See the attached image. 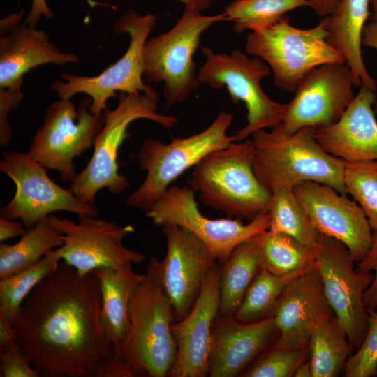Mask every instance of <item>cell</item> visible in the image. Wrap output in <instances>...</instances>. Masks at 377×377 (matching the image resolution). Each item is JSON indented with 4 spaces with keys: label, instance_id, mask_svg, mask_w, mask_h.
Masks as SVG:
<instances>
[{
    "label": "cell",
    "instance_id": "603a6c76",
    "mask_svg": "<svg viewBox=\"0 0 377 377\" xmlns=\"http://www.w3.org/2000/svg\"><path fill=\"white\" fill-rule=\"evenodd\" d=\"M74 53L62 52L43 30L18 24L0 37V91L22 93L23 76L38 66L80 62Z\"/></svg>",
    "mask_w": 377,
    "mask_h": 377
},
{
    "label": "cell",
    "instance_id": "f546056e",
    "mask_svg": "<svg viewBox=\"0 0 377 377\" xmlns=\"http://www.w3.org/2000/svg\"><path fill=\"white\" fill-rule=\"evenodd\" d=\"M62 259V249L47 253L39 261L23 271L0 279V315L13 326L21 306L32 290L54 272Z\"/></svg>",
    "mask_w": 377,
    "mask_h": 377
},
{
    "label": "cell",
    "instance_id": "83f0119b",
    "mask_svg": "<svg viewBox=\"0 0 377 377\" xmlns=\"http://www.w3.org/2000/svg\"><path fill=\"white\" fill-rule=\"evenodd\" d=\"M309 346L312 377H336L344 371L354 347L335 317H327L312 330Z\"/></svg>",
    "mask_w": 377,
    "mask_h": 377
},
{
    "label": "cell",
    "instance_id": "836d02e7",
    "mask_svg": "<svg viewBox=\"0 0 377 377\" xmlns=\"http://www.w3.org/2000/svg\"><path fill=\"white\" fill-rule=\"evenodd\" d=\"M347 193L360 206L374 232H377V161L346 163Z\"/></svg>",
    "mask_w": 377,
    "mask_h": 377
},
{
    "label": "cell",
    "instance_id": "ee69618b",
    "mask_svg": "<svg viewBox=\"0 0 377 377\" xmlns=\"http://www.w3.org/2000/svg\"><path fill=\"white\" fill-rule=\"evenodd\" d=\"M24 10L22 9L20 13H15L8 16L6 18L1 20L0 22V35H5L8 33L12 29L20 23V19L23 15Z\"/></svg>",
    "mask_w": 377,
    "mask_h": 377
},
{
    "label": "cell",
    "instance_id": "7bdbcfd3",
    "mask_svg": "<svg viewBox=\"0 0 377 377\" xmlns=\"http://www.w3.org/2000/svg\"><path fill=\"white\" fill-rule=\"evenodd\" d=\"M16 341L12 326L0 315V348Z\"/></svg>",
    "mask_w": 377,
    "mask_h": 377
},
{
    "label": "cell",
    "instance_id": "e0dca14e",
    "mask_svg": "<svg viewBox=\"0 0 377 377\" xmlns=\"http://www.w3.org/2000/svg\"><path fill=\"white\" fill-rule=\"evenodd\" d=\"M163 232L167 251L162 260H158V271L177 321L192 309L218 262L206 245L187 229L170 224L163 226Z\"/></svg>",
    "mask_w": 377,
    "mask_h": 377
},
{
    "label": "cell",
    "instance_id": "4fadbf2b",
    "mask_svg": "<svg viewBox=\"0 0 377 377\" xmlns=\"http://www.w3.org/2000/svg\"><path fill=\"white\" fill-rule=\"evenodd\" d=\"M0 170L15 183V193L4 205L0 216L22 221L26 229L52 212L66 211L77 216H98L94 204L82 202L71 188H64L48 176L47 168L27 152L4 151Z\"/></svg>",
    "mask_w": 377,
    "mask_h": 377
},
{
    "label": "cell",
    "instance_id": "60d3db41",
    "mask_svg": "<svg viewBox=\"0 0 377 377\" xmlns=\"http://www.w3.org/2000/svg\"><path fill=\"white\" fill-rule=\"evenodd\" d=\"M362 45L374 48L377 50V23L372 21L365 24L362 39ZM374 111L377 114V101L374 105Z\"/></svg>",
    "mask_w": 377,
    "mask_h": 377
},
{
    "label": "cell",
    "instance_id": "7402d4cb",
    "mask_svg": "<svg viewBox=\"0 0 377 377\" xmlns=\"http://www.w3.org/2000/svg\"><path fill=\"white\" fill-rule=\"evenodd\" d=\"M276 332L272 316L253 323L218 316L212 330L209 376H237L269 345Z\"/></svg>",
    "mask_w": 377,
    "mask_h": 377
},
{
    "label": "cell",
    "instance_id": "d6a6232c",
    "mask_svg": "<svg viewBox=\"0 0 377 377\" xmlns=\"http://www.w3.org/2000/svg\"><path fill=\"white\" fill-rule=\"evenodd\" d=\"M260 249L263 268L277 276L304 269L312 260L313 247L269 230L260 235Z\"/></svg>",
    "mask_w": 377,
    "mask_h": 377
},
{
    "label": "cell",
    "instance_id": "5bb4252c",
    "mask_svg": "<svg viewBox=\"0 0 377 377\" xmlns=\"http://www.w3.org/2000/svg\"><path fill=\"white\" fill-rule=\"evenodd\" d=\"M156 226L177 225L198 237L218 263H223L243 242L269 230V212L244 223L238 219H212L198 207L195 191L191 187L170 186L146 212Z\"/></svg>",
    "mask_w": 377,
    "mask_h": 377
},
{
    "label": "cell",
    "instance_id": "d6986e66",
    "mask_svg": "<svg viewBox=\"0 0 377 377\" xmlns=\"http://www.w3.org/2000/svg\"><path fill=\"white\" fill-rule=\"evenodd\" d=\"M221 269V263H218L188 313L172 325L177 356L168 376L204 377L209 374L212 330L219 311Z\"/></svg>",
    "mask_w": 377,
    "mask_h": 377
},
{
    "label": "cell",
    "instance_id": "d590c367",
    "mask_svg": "<svg viewBox=\"0 0 377 377\" xmlns=\"http://www.w3.org/2000/svg\"><path fill=\"white\" fill-rule=\"evenodd\" d=\"M369 312L366 334L357 351L346 364V377L377 376V309Z\"/></svg>",
    "mask_w": 377,
    "mask_h": 377
},
{
    "label": "cell",
    "instance_id": "2e32d148",
    "mask_svg": "<svg viewBox=\"0 0 377 377\" xmlns=\"http://www.w3.org/2000/svg\"><path fill=\"white\" fill-rule=\"evenodd\" d=\"M52 225L63 235L62 259L83 274L105 267L139 264L145 256L124 246L123 239L135 232L133 225L119 226L94 216H78L76 223L49 216Z\"/></svg>",
    "mask_w": 377,
    "mask_h": 377
},
{
    "label": "cell",
    "instance_id": "484cf974",
    "mask_svg": "<svg viewBox=\"0 0 377 377\" xmlns=\"http://www.w3.org/2000/svg\"><path fill=\"white\" fill-rule=\"evenodd\" d=\"M262 268L259 235L239 244L221 263L219 316L234 315Z\"/></svg>",
    "mask_w": 377,
    "mask_h": 377
},
{
    "label": "cell",
    "instance_id": "1f68e13d",
    "mask_svg": "<svg viewBox=\"0 0 377 377\" xmlns=\"http://www.w3.org/2000/svg\"><path fill=\"white\" fill-rule=\"evenodd\" d=\"M310 6L309 0H235L223 13L237 33L268 27L290 10Z\"/></svg>",
    "mask_w": 377,
    "mask_h": 377
},
{
    "label": "cell",
    "instance_id": "f6af8a7d",
    "mask_svg": "<svg viewBox=\"0 0 377 377\" xmlns=\"http://www.w3.org/2000/svg\"><path fill=\"white\" fill-rule=\"evenodd\" d=\"M184 5L186 9L202 12L207 10L215 0H177Z\"/></svg>",
    "mask_w": 377,
    "mask_h": 377
},
{
    "label": "cell",
    "instance_id": "b9f144b4",
    "mask_svg": "<svg viewBox=\"0 0 377 377\" xmlns=\"http://www.w3.org/2000/svg\"><path fill=\"white\" fill-rule=\"evenodd\" d=\"M310 7L320 17L331 14L337 7L341 0H309Z\"/></svg>",
    "mask_w": 377,
    "mask_h": 377
},
{
    "label": "cell",
    "instance_id": "52a82bcc",
    "mask_svg": "<svg viewBox=\"0 0 377 377\" xmlns=\"http://www.w3.org/2000/svg\"><path fill=\"white\" fill-rule=\"evenodd\" d=\"M323 20L310 29L293 26L285 15L274 24L250 31L245 52L267 63L279 89L294 91L302 77L313 68L328 63H346L326 42Z\"/></svg>",
    "mask_w": 377,
    "mask_h": 377
},
{
    "label": "cell",
    "instance_id": "4316f807",
    "mask_svg": "<svg viewBox=\"0 0 377 377\" xmlns=\"http://www.w3.org/2000/svg\"><path fill=\"white\" fill-rule=\"evenodd\" d=\"M63 245V235L52 225L49 216L40 220L15 244L1 243L0 279L23 271Z\"/></svg>",
    "mask_w": 377,
    "mask_h": 377
},
{
    "label": "cell",
    "instance_id": "30bf717a",
    "mask_svg": "<svg viewBox=\"0 0 377 377\" xmlns=\"http://www.w3.org/2000/svg\"><path fill=\"white\" fill-rule=\"evenodd\" d=\"M156 21V16L151 13L140 15L134 10L124 12L114 24L116 33L129 36L124 54L95 76L61 73L65 81L54 80L51 88L63 99H71L77 94H87L91 98L89 109L94 114L103 112L108 101L118 97L117 92L140 94L153 90L143 81V53Z\"/></svg>",
    "mask_w": 377,
    "mask_h": 377
},
{
    "label": "cell",
    "instance_id": "cb8c5ba5",
    "mask_svg": "<svg viewBox=\"0 0 377 377\" xmlns=\"http://www.w3.org/2000/svg\"><path fill=\"white\" fill-rule=\"evenodd\" d=\"M370 0H341L336 9L323 19L327 43L339 53L348 66L353 84L376 89L361 50L363 29L371 14Z\"/></svg>",
    "mask_w": 377,
    "mask_h": 377
},
{
    "label": "cell",
    "instance_id": "8fae6325",
    "mask_svg": "<svg viewBox=\"0 0 377 377\" xmlns=\"http://www.w3.org/2000/svg\"><path fill=\"white\" fill-rule=\"evenodd\" d=\"M91 103L88 96L77 108L71 99L54 101L31 140L29 155L47 169L59 172L64 181L73 179L77 174L74 159L94 147L104 125V112H91Z\"/></svg>",
    "mask_w": 377,
    "mask_h": 377
},
{
    "label": "cell",
    "instance_id": "f35d334b",
    "mask_svg": "<svg viewBox=\"0 0 377 377\" xmlns=\"http://www.w3.org/2000/svg\"><path fill=\"white\" fill-rule=\"evenodd\" d=\"M27 229L22 221L0 216V242L17 236H22Z\"/></svg>",
    "mask_w": 377,
    "mask_h": 377
},
{
    "label": "cell",
    "instance_id": "74e56055",
    "mask_svg": "<svg viewBox=\"0 0 377 377\" xmlns=\"http://www.w3.org/2000/svg\"><path fill=\"white\" fill-rule=\"evenodd\" d=\"M356 269L371 273L373 279L364 292V301L368 311L377 309V232H373L372 242L366 256L357 263Z\"/></svg>",
    "mask_w": 377,
    "mask_h": 377
},
{
    "label": "cell",
    "instance_id": "bcb514c9",
    "mask_svg": "<svg viewBox=\"0 0 377 377\" xmlns=\"http://www.w3.org/2000/svg\"><path fill=\"white\" fill-rule=\"evenodd\" d=\"M295 377H312V371L309 360L304 362L295 372Z\"/></svg>",
    "mask_w": 377,
    "mask_h": 377
},
{
    "label": "cell",
    "instance_id": "f1b7e54d",
    "mask_svg": "<svg viewBox=\"0 0 377 377\" xmlns=\"http://www.w3.org/2000/svg\"><path fill=\"white\" fill-rule=\"evenodd\" d=\"M268 212L270 216L268 230L288 235L309 247L316 245L320 233L293 188L283 186L273 191Z\"/></svg>",
    "mask_w": 377,
    "mask_h": 377
},
{
    "label": "cell",
    "instance_id": "ffe728a7",
    "mask_svg": "<svg viewBox=\"0 0 377 377\" xmlns=\"http://www.w3.org/2000/svg\"><path fill=\"white\" fill-rule=\"evenodd\" d=\"M332 313L320 275L311 260L307 268L287 285L272 313L279 332L273 347L306 348L313 328L332 316Z\"/></svg>",
    "mask_w": 377,
    "mask_h": 377
},
{
    "label": "cell",
    "instance_id": "44dd1931",
    "mask_svg": "<svg viewBox=\"0 0 377 377\" xmlns=\"http://www.w3.org/2000/svg\"><path fill=\"white\" fill-rule=\"evenodd\" d=\"M376 101L374 91L361 86L336 123L315 131L318 144L346 163L377 161V121L373 108Z\"/></svg>",
    "mask_w": 377,
    "mask_h": 377
},
{
    "label": "cell",
    "instance_id": "8992f818",
    "mask_svg": "<svg viewBox=\"0 0 377 377\" xmlns=\"http://www.w3.org/2000/svg\"><path fill=\"white\" fill-rule=\"evenodd\" d=\"M233 115L221 112L202 131L185 138H175L164 143L148 138L138 154L140 168L146 171L141 185L126 198L128 206L149 211L170 184L208 154L226 147L235 142L227 135Z\"/></svg>",
    "mask_w": 377,
    "mask_h": 377
},
{
    "label": "cell",
    "instance_id": "7dc6e473",
    "mask_svg": "<svg viewBox=\"0 0 377 377\" xmlns=\"http://www.w3.org/2000/svg\"><path fill=\"white\" fill-rule=\"evenodd\" d=\"M370 4L372 8V21L377 23V0H370Z\"/></svg>",
    "mask_w": 377,
    "mask_h": 377
},
{
    "label": "cell",
    "instance_id": "ac0fdd59",
    "mask_svg": "<svg viewBox=\"0 0 377 377\" xmlns=\"http://www.w3.org/2000/svg\"><path fill=\"white\" fill-rule=\"evenodd\" d=\"M317 231L341 242L355 262L368 253L373 230L360 206L332 187L313 182L293 188Z\"/></svg>",
    "mask_w": 377,
    "mask_h": 377
},
{
    "label": "cell",
    "instance_id": "d4e9b609",
    "mask_svg": "<svg viewBox=\"0 0 377 377\" xmlns=\"http://www.w3.org/2000/svg\"><path fill=\"white\" fill-rule=\"evenodd\" d=\"M94 273L101 291V324L114 350L126 338L131 304L145 274L135 272L132 264L101 267Z\"/></svg>",
    "mask_w": 377,
    "mask_h": 377
},
{
    "label": "cell",
    "instance_id": "e575fe53",
    "mask_svg": "<svg viewBox=\"0 0 377 377\" xmlns=\"http://www.w3.org/2000/svg\"><path fill=\"white\" fill-rule=\"evenodd\" d=\"M306 348L285 349L272 347L242 375L246 377H290L306 361Z\"/></svg>",
    "mask_w": 377,
    "mask_h": 377
},
{
    "label": "cell",
    "instance_id": "6da1fadb",
    "mask_svg": "<svg viewBox=\"0 0 377 377\" xmlns=\"http://www.w3.org/2000/svg\"><path fill=\"white\" fill-rule=\"evenodd\" d=\"M101 305L94 271L82 274L64 260L28 295L12 327L40 377H112Z\"/></svg>",
    "mask_w": 377,
    "mask_h": 377
},
{
    "label": "cell",
    "instance_id": "3957f363",
    "mask_svg": "<svg viewBox=\"0 0 377 377\" xmlns=\"http://www.w3.org/2000/svg\"><path fill=\"white\" fill-rule=\"evenodd\" d=\"M315 131L304 128L286 134L276 126L270 131L260 130L251 135L255 174L271 193L313 182L347 194L346 162L325 151L315 138Z\"/></svg>",
    "mask_w": 377,
    "mask_h": 377
},
{
    "label": "cell",
    "instance_id": "ba28073f",
    "mask_svg": "<svg viewBox=\"0 0 377 377\" xmlns=\"http://www.w3.org/2000/svg\"><path fill=\"white\" fill-rule=\"evenodd\" d=\"M223 21H227L223 13L203 15L184 8L170 30L147 40L143 76L147 82L163 83V95L168 105L183 102L199 87L193 56L202 34Z\"/></svg>",
    "mask_w": 377,
    "mask_h": 377
},
{
    "label": "cell",
    "instance_id": "4dcf8cb0",
    "mask_svg": "<svg viewBox=\"0 0 377 377\" xmlns=\"http://www.w3.org/2000/svg\"><path fill=\"white\" fill-rule=\"evenodd\" d=\"M307 267L284 276L262 268L247 289L234 318L239 322L253 323L271 316L287 285Z\"/></svg>",
    "mask_w": 377,
    "mask_h": 377
},
{
    "label": "cell",
    "instance_id": "277c9868",
    "mask_svg": "<svg viewBox=\"0 0 377 377\" xmlns=\"http://www.w3.org/2000/svg\"><path fill=\"white\" fill-rule=\"evenodd\" d=\"M251 138L212 151L194 167L190 187L206 206L228 218L252 221L268 212L272 193L259 181L253 166Z\"/></svg>",
    "mask_w": 377,
    "mask_h": 377
},
{
    "label": "cell",
    "instance_id": "ab89813d",
    "mask_svg": "<svg viewBox=\"0 0 377 377\" xmlns=\"http://www.w3.org/2000/svg\"><path fill=\"white\" fill-rule=\"evenodd\" d=\"M42 17L47 19L53 17V13L49 8L46 0H32L31 9L25 17L24 23L36 27Z\"/></svg>",
    "mask_w": 377,
    "mask_h": 377
},
{
    "label": "cell",
    "instance_id": "5b68a950",
    "mask_svg": "<svg viewBox=\"0 0 377 377\" xmlns=\"http://www.w3.org/2000/svg\"><path fill=\"white\" fill-rule=\"evenodd\" d=\"M158 98L154 89L140 94L120 92L115 108L104 111L105 123L96 138L93 154L86 167L70 182L77 198L94 204L97 193L103 188L119 195L130 186L127 177L119 173L117 163L119 149L128 137L130 124L145 119L170 128L177 122L174 116L157 112Z\"/></svg>",
    "mask_w": 377,
    "mask_h": 377
},
{
    "label": "cell",
    "instance_id": "9c48e42d",
    "mask_svg": "<svg viewBox=\"0 0 377 377\" xmlns=\"http://www.w3.org/2000/svg\"><path fill=\"white\" fill-rule=\"evenodd\" d=\"M201 51L205 61L198 72L200 82L214 89L226 87L232 101H242L246 108L247 124L232 135L235 142L244 140L260 130L272 128L282 121L287 103L269 98L260 84L271 74L264 61L256 57L251 58L238 49L230 54L216 52L207 47Z\"/></svg>",
    "mask_w": 377,
    "mask_h": 377
},
{
    "label": "cell",
    "instance_id": "8d00e7d4",
    "mask_svg": "<svg viewBox=\"0 0 377 377\" xmlns=\"http://www.w3.org/2000/svg\"><path fill=\"white\" fill-rule=\"evenodd\" d=\"M0 371L1 377H40L17 341L0 348Z\"/></svg>",
    "mask_w": 377,
    "mask_h": 377
},
{
    "label": "cell",
    "instance_id": "7c38bea8",
    "mask_svg": "<svg viewBox=\"0 0 377 377\" xmlns=\"http://www.w3.org/2000/svg\"><path fill=\"white\" fill-rule=\"evenodd\" d=\"M312 261L334 317L350 344L358 348L367 330L369 312L364 294L373 274L357 271L346 246L321 234L313 247Z\"/></svg>",
    "mask_w": 377,
    "mask_h": 377
},
{
    "label": "cell",
    "instance_id": "9a60e30c",
    "mask_svg": "<svg viewBox=\"0 0 377 377\" xmlns=\"http://www.w3.org/2000/svg\"><path fill=\"white\" fill-rule=\"evenodd\" d=\"M346 63H328L309 71L300 81L277 126L286 134L304 128L318 129L336 123L355 98Z\"/></svg>",
    "mask_w": 377,
    "mask_h": 377
},
{
    "label": "cell",
    "instance_id": "7a4b0ae2",
    "mask_svg": "<svg viewBox=\"0 0 377 377\" xmlns=\"http://www.w3.org/2000/svg\"><path fill=\"white\" fill-rule=\"evenodd\" d=\"M175 321L160 281L158 259L152 257L131 304L126 338L114 350L112 377L168 376L177 356Z\"/></svg>",
    "mask_w": 377,
    "mask_h": 377
}]
</instances>
